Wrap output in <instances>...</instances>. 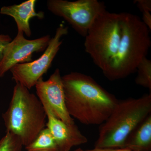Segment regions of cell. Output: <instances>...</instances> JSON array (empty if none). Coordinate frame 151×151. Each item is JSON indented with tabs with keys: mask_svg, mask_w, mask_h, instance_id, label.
<instances>
[{
	"mask_svg": "<svg viewBox=\"0 0 151 151\" xmlns=\"http://www.w3.org/2000/svg\"><path fill=\"white\" fill-rule=\"evenodd\" d=\"M121 26L118 51L103 72L111 81L123 79L134 73L147 58L151 46L150 30L137 15L121 13Z\"/></svg>",
	"mask_w": 151,
	"mask_h": 151,
	"instance_id": "obj_2",
	"label": "cell"
},
{
	"mask_svg": "<svg viewBox=\"0 0 151 151\" xmlns=\"http://www.w3.org/2000/svg\"><path fill=\"white\" fill-rule=\"evenodd\" d=\"M25 147L27 151H58L55 141L47 128L42 130L35 139Z\"/></svg>",
	"mask_w": 151,
	"mask_h": 151,
	"instance_id": "obj_13",
	"label": "cell"
},
{
	"mask_svg": "<svg viewBox=\"0 0 151 151\" xmlns=\"http://www.w3.org/2000/svg\"><path fill=\"white\" fill-rule=\"evenodd\" d=\"M12 40V38L9 35L0 34V61L2 58L4 50Z\"/></svg>",
	"mask_w": 151,
	"mask_h": 151,
	"instance_id": "obj_17",
	"label": "cell"
},
{
	"mask_svg": "<svg viewBox=\"0 0 151 151\" xmlns=\"http://www.w3.org/2000/svg\"><path fill=\"white\" fill-rule=\"evenodd\" d=\"M137 4L138 8L142 13L151 12V0H136L134 2Z\"/></svg>",
	"mask_w": 151,
	"mask_h": 151,
	"instance_id": "obj_16",
	"label": "cell"
},
{
	"mask_svg": "<svg viewBox=\"0 0 151 151\" xmlns=\"http://www.w3.org/2000/svg\"><path fill=\"white\" fill-rule=\"evenodd\" d=\"M151 113V93L120 100L100 125L96 148H123L128 135Z\"/></svg>",
	"mask_w": 151,
	"mask_h": 151,
	"instance_id": "obj_4",
	"label": "cell"
},
{
	"mask_svg": "<svg viewBox=\"0 0 151 151\" xmlns=\"http://www.w3.org/2000/svg\"><path fill=\"white\" fill-rule=\"evenodd\" d=\"M23 147L20 138L10 132L0 139V151H22Z\"/></svg>",
	"mask_w": 151,
	"mask_h": 151,
	"instance_id": "obj_15",
	"label": "cell"
},
{
	"mask_svg": "<svg viewBox=\"0 0 151 151\" xmlns=\"http://www.w3.org/2000/svg\"><path fill=\"white\" fill-rule=\"evenodd\" d=\"M123 148L135 151H151V113L128 135Z\"/></svg>",
	"mask_w": 151,
	"mask_h": 151,
	"instance_id": "obj_12",
	"label": "cell"
},
{
	"mask_svg": "<svg viewBox=\"0 0 151 151\" xmlns=\"http://www.w3.org/2000/svg\"><path fill=\"white\" fill-rule=\"evenodd\" d=\"M37 95L43 105H47L57 118L68 124L75 123L68 112L62 76L56 68L46 81L41 78L35 85Z\"/></svg>",
	"mask_w": 151,
	"mask_h": 151,
	"instance_id": "obj_9",
	"label": "cell"
},
{
	"mask_svg": "<svg viewBox=\"0 0 151 151\" xmlns=\"http://www.w3.org/2000/svg\"><path fill=\"white\" fill-rule=\"evenodd\" d=\"M49 35L34 40L24 37V33L18 32L16 37L6 46L0 61V78L14 65L31 62L33 53L44 51L50 41Z\"/></svg>",
	"mask_w": 151,
	"mask_h": 151,
	"instance_id": "obj_8",
	"label": "cell"
},
{
	"mask_svg": "<svg viewBox=\"0 0 151 151\" xmlns=\"http://www.w3.org/2000/svg\"><path fill=\"white\" fill-rule=\"evenodd\" d=\"M121 20V13L105 11L96 19L85 37V51L103 73L118 51Z\"/></svg>",
	"mask_w": 151,
	"mask_h": 151,
	"instance_id": "obj_5",
	"label": "cell"
},
{
	"mask_svg": "<svg viewBox=\"0 0 151 151\" xmlns=\"http://www.w3.org/2000/svg\"><path fill=\"white\" fill-rule=\"evenodd\" d=\"M36 0H28L20 4L4 6L1 8L0 13L13 18L16 23L18 32H22L27 36L30 37L32 35L30 20L35 17L40 19L44 17L43 12H36Z\"/></svg>",
	"mask_w": 151,
	"mask_h": 151,
	"instance_id": "obj_11",
	"label": "cell"
},
{
	"mask_svg": "<svg viewBox=\"0 0 151 151\" xmlns=\"http://www.w3.org/2000/svg\"><path fill=\"white\" fill-rule=\"evenodd\" d=\"M47 6L52 13L63 18L84 37L97 17L106 10L104 3L97 0H48Z\"/></svg>",
	"mask_w": 151,
	"mask_h": 151,
	"instance_id": "obj_6",
	"label": "cell"
},
{
	"mask_svg": "<svg viewBox=\"0 0 151 151\" xmlns=\"http://www.w3.org/2000/svg\"><path fill=\"white\" fill-rule=\"evenodd\" d=\"M2 118L6 132L18 137L25 147L46 127V112L40 100L19 83L14 87L9 108Z\"/></svg>",
	"mask_w": 151,
	"mask_h": 151,
	"instance_id": "obj_3",
	"label": "cell"
},
{
	"mask_svg": "<svg viewBox=\"0 0 151 151\" xmlns=\"http://www.w3.org/2000/svg\"><path fill=\"white\" fill-rule=\"evenodd\" d=\"M68 27L60 24L57 28L54 37L52 38L43 54L31 62L17 64L10 69L12 79L16 83L23 85L28 89L35 86L40 79L51 67L52 63L59 51L63 37L68 33Z\"/></svg>",
	"mask_w": 151,
	"mask_h": 151,
	"instance_id": "obj_7",
	"label": "cell"
},
{
	"mask_svg": "<svg viewBox=\"0 0 151 151\" xmlns=\"http://www.w3.org/2000/svg\"><path fill=\"white\" fill-rule=\"evenodd\" d=\"M43 106L47 119V128L53 137L58 151H70L74 146L87 142V138L81 133L75 123L68 124L64 123L55 116L48 106Z\"/></svg>",
	"mask_w": 151,
	"mask_h": 151,
	"instance_id": "obj_10",
	"label": "cell"
},
{
	"mask_svg": "<svg viewBox=\"0 0 151 151\" xmlns=\"http://www.w3.org/2000/svg\"><path fill=\"white\" fill-rule=\"evenodd\" d=\"M83 151H135L126 148H96Z\"/></svg>",
	"mask_w": 151,
	"mask_h": 151,
	"instance_id": "obj_19",
	"label": "cell"
},
{
	"mask_svg": "<svg viewBox=\"0 0 151 151\" xmlns=\"http://www.w3.org/2000/svg\"><path fill=\"white\" fill-rule=\"evenodd\" d=\"M143 22L147 27L149 29H151V12H146L142 13V19Z\"/></svg>",
	"mask_w": 151,
	"mask_h": 151,
	"instance_id": "obj_18",
	"label": "cell"
},
{
	"mask_svg": "<svg viewBox=\"0 0 151 151\" xmlns=\"http://www.w3.org/2000/svg\"><path fill=\"white\" fill-rule=\"evenodd\" d=\"M137 76L135 83L151 90V60L147 58L142 60L137 68Z\"/></svg>",
	"mask_w": 151,
	"mask_h": 151,
	"instance_id": "obj_14",
	"label": "cell"
},
{
	"mask_svg": "<svg viewBox=\"0 0 151 151\" xmlns=\"http://www.w3.org/2000/svg\"><path fill=\"white\" fill-rule=\"evenodd\" d=\"M83 150H82V149H81V148H78L77 149H76V150H75L74 151H83Z\"/></svg>",
	"mask_w": 151,
	"mask_h": 151,
	"instance_id": "obj_20",
	"label": "cell"
},
{
	"mask_svg": "<svg viewBox=\"0 0 151 151\" xmlns=\"http://www.w3.org/2000/svg\"><path fill=\"white\" fill-rule=\"evenodd\" d=\"M62 80L68 112L81 124L101 125L119 101L89 76L72 72Z\"/></svg>",
	"mask_w": 151,
	"mask_h": 151,
	"instance_id": "obj_1",
	"label": "cell"
}]
</instances>
